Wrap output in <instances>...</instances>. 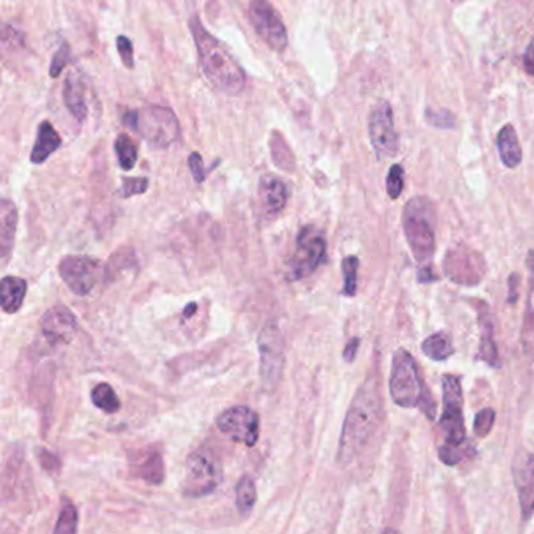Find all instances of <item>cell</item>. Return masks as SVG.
<instances>
[{"mask_svg": "<svg viewBox=\"0 0 534 534\" xmlns=\"http://www.w3.org/2000/svg\"><path fill=\"white\" fill-rule=\"evenodd\" d=\"M258 346L262 386L273 391L279 384L285 366L284 338L277 325L268 323L262 328L258 337Z\"/></svg>", "mask_w": 534, "mask_h": 534, "instance_id": "obj_9", "label": "cell"}, {"mask_svg": "<svg viewBox=\"0 0 534 534\" xmlns=\"http://www.w3.org/2000/svg\"><path fill=\"white\" fill-rule=\"evenodd\" d=\"M69 61V46L68 44H61L60 49L55 52L50 61V69H49V74L52 79H58L65 66L68 65Z\"/></svg>", "mask_w": 534, "mask_h": 534, "instance_id": "obj_37", "label": "cell"}, {"mask_svg": "<svg viewBox=\"0 0 534 534\" xmlns=\"http://www.w3.org/2000/svg\"><path fill=\"white\" fill-rule=\"evenodd\" d=\"M251 24L260 36L265 44L275 52H284L289 44L287 28L284 20L277 13L276 8L271 5L268 0H251L250 10Z\"/></svg>", "mask_w": 534, "mask_h": 534, "instance_id": "obj_12", "label": "cell"}, {"mask_svg": "<svg viewBox=\"0 0 534 534\" xmlns=\"http://www.w3.org/2000/svg\"><path fill=\"white\" fill-rule=\"evenodd\" d=\"M258 197L264 217L271 220L284 210L289 201V189L282 179L268 174L259 182Z\"/></svg>", "mask_w": 534, "mask_h": 534, "instance_id": "obj_17", "label": "cell"}, {"mask_svg": "<svg viewBox=\"0 0 534 534\" xmlns=\"http://www.w3.org/2000/svg\"><path fill=\"white\" fill-rule=\"evenodd\" d=\"M442 397L444 413L440 417V430L445 434V444L462 445L466 444V425H464V397L460 379L454 375L442 376Z\"/></svg>", "mask_w": 534, "mask_h": 534, "instance_id": "obj_8", "label": "cell"}, {"mask_svg": "<svg viewBox=\"0 0 534 534\" xmlns=\"http://www.w3.org/2000/svg\"><path fill=\"white\" fill-rule=\"evenodd\" d=\"M523 66L528 74L534 77V36L533 40L530 41L525 55H523Z\"/></svg>", "mask_w": 534, "mask_h": 534, "instance_id": "obj_43", "label": "cell"}, {"mask_svg": "<svg viewBox=\"0 0 534 534\" xmlns=\"http://www.w3.org/2000/svg\"><path fill=\"white\" fill-rule=\"evenodd\" d=\"M426 121L437 129H454L456 118L448 110H426Z\"/></svg>", "mask_w": 534, "mask_h": 534, "instance_id": "obj_35", "label": "cell"}, {"mask_svg": "<svg viewBox=\"0 0 534 534\" xmlns=\"http://www.w3.org/2000/svg\"><path fill=\"white\" fill-rule=\"evenodd\" d=\"M326 237L317 226H305L297 237V248L290 262V279L299 281L311 276L325 262Z\"/></svg>", "mask_w": 534, "mask_h": 534, "instance_id": "obj_7", "label": "cell"}, {"mask_svg": "<svg viewBox=\"0 0 534 534\" xmlns=\"http://www.w3.org/2000/svg\"><path fill=\"white\" fill-rule=\"evenodd\" d=\"M436 279H437V277L434 276L433 271H431V268H430V267H426V268H422V270H420V282H423V284H426V282H431V281H436Z\"/></svg>", "mask_w": 534, "mask_h": 534, "instance_id": "obj_44", "label": "cell"}, {"mask_svg": "<svg viewBox=\"0 0 534 534\" xmlns=\"http://www.w3.org/2000/svg\"><path fill=\"white\" fill-rule=\"evenodd\" d=\"M223 480V468L220 460L209 450L199 448L191 453L185 466L182 492L185 497L199 499L217 491Z\"/></svg>", "mask_w": 534, "mask_h": 534, "instance_id": "obj_6", "label": "cell"}, {"mask_svg": "<svg viewBox=\"0 0 534 534\" xmlns=\"http://www.w3.org/2000/svg\"><path fill=\"white\" fill-rule=\"evenodd\" d=\"M403 229L414 259L428 264L436 251V209L425 197H415L403 209Z\"/></svg>", "mask_w": 534, "mask_h": 534, "instance_id": "obj_4", "label": "cell"}, {"mask_svg": "<svg viewBox=\"0 0 534 534\" xmlns=\"http://www.w3.org/2000/svg\"><path fill=\"white\" fill-rule=\"evenodd\" d=\"M105 265L91 256H66L58 264V273L69 290L77 297H87L105 275Z\"/></svg>", "mask_w": 534, "mask_h": 534, "instance_id": "obj_11", "label": "cell"}, {"mask_svg": "<svg viewBox=\"0 0 534 534\" xmlns=\"http://www.w3.org/2000/svg\"><path fill=\"white\" fill-rule=\"evenodd\" d=\"M495 423V411L492 407H484L476 414L474 423V433L478 437H487Z\"/></svg>", "mask_w": 534, "mask_h": 534, "instance_id": "obj_34", "label": "cell"}, {"mask_svg": "<svg viewBox=\"0 0 534 534\" xmlns=\"http://www.w3.org/2000/svg\"><path fill=\"white\" fill-rule=\"evenodd\" d=\"M513 478L521 505L522 519L530 521L534 515V453L522 452L515 458Z\"/></svg>", "mask_w": 534, "mask_h": 534, "instance_id": "obj_15", "label": "cell"}, {"mask_svg": "<svg viewBox=\"0 0 534 534\" xmlns=\"http://www.w3.org/2000/svg\"><path fill=\"white\" fill-rule=\"evenodd\" d=\"M149 187V181L146 177H126L122 181L121 185V197H135V195H143L146 193V190Z\"/></svg>", "mask_w": 534, "mask_h": 534, "instance_id": "obj_36", "label": "cell"}, {"mask_svg": "<svg viewBox=\"0 0 534 534\" xmlns=\"http://www.w3.org/2000/svg\"><path fill=\"white\" fill-rule=\"evenodd\" d=\"M41 332L52 345L69 344L77 332V318L68 307L55 306L41 320Z\"/></svg>", "mask_w": 534, "mask_h": 534, "instance_id": "obj_16", "label": "cell"}, {"mask_svg": "<svg viewBox=\"0 0 534 534\" xmlns=\"http://www.w3.org/2000/svg\"><path fill=\"white\" fill-rule=\"evenodd\" d=\"M91 401L96 407L107 414H115L121 407V401L118 399L113 387L107 383H101L91 391Z\"/></svg>", "mask_w": 534, "mask_h": 534, "instance_id": "obj_27", "label": "cell"}, {"mask_svg": "<svg viewBox=\"0 0 534 534\" xmlns=\"http://www.w3.org/2000/svg\"><path fill=\"white\" fill-rule=\"evenodd\" d=\"M271 154H273V160L279 168L287 169V171L293 169L295 160H293V156L290 154V149L282 142V138L276 132L273 134V140H271Z\"/></svg>", "mask_w": 534, "mask_h": 534, "instance_id": "obj_32", "label": "cell"}, {"mask_svg": "<svg viewBox=\"0 0 534 534\" xmlns=\"http://www.w3.org/2000/svg\"><path fill=\"white\" fill-rule=\"evenodd\" d=\"M60 146L61 138L58 132L54 129V126L50 122L43 121L38 128V135H36V142H35L32 154H30V160L35 165H41V163L46 162Z\"/></svg>", "mask_w": 534, "mask_h": 534, "instance_id": "obj_22", "label": "cell"}, {"mask_svg": "<svg viewBox=\"0 0 534 534\" xmlns=\"http://www.w3.org/2000/svg\"><path fill=\"white\" fill-rule=\"evenodd\" d=\"M218 430L236 444L254 446L260 433L259 414L248 406H234L220 414L217 420Z\"/></svg>", "mask_w": 534, "mask_h": 534, "instance_id": "obj_13", "label": "cell"}, {"mask_svg": "<svg viewBox=\"0 0 534 534\" xmlns=\"http://www.w3.org/2000/svg\"><path fill=\"white\" fill-rule=\"evenodd\" d=\"M359 259L356 256H346L342 260V273H344V290L346 297H354L358 291Z\"/></svg>", "mask_w": 534, "mask_h": 534, "instance_id": "obj_30", "label": "cell"}, {"mask_svg": "<svg viewBox=\"0 0 534 534\" xmlns=\"http://www.w3.org/2000/svg\"><path fill=\"white\" fill-rule=\"evenodd\" d=\"M189 166L191 171V176L197 183H203L205 181V169H204L203 157L197 152H191L189 157Z\"/></svg>", "mask_w": 534, "mask_h": 534, "instance_id": "obj_39", "label": "cell"}, {"mask_svg": "<svg viewBox=\"0 0 534 534\" xmlns=\"http://www.w3.org/2000/svg\"><path fill=\"white\" fill-rule=\"evenodd\" d=\"M122 122L154 149L169 148L181 136V124L174 112L160 105L129 110L122 116Z\"/></svg>", "mask_w": 534, "mask_h": 534, "instance_id": "obj_5", "label": "cell"}, {"mask_svg": "<svg viewBox=\"0 0 534 534\" xmlns=\"http://www.w3.org/2000/svg\"><path fill=\"white\" fill-rule=\"evenodd\" d=\"M383 397L379 391L378 376L368 375L366 383L359 387L346 413L342 434L338 440L337 462L348 466L356 460L370 440L383 415Z\"/></svg>", "mask_w": 534, "mask_h": 534, "instance_id": "obj_1", "label": "cell"}, {"mask_svg": "<svg viewBox=\"0 0 534 534\" xmlns=\"http://www.w3.org/2000/svg\"><path fill=\"white\" fill-rule=\"evenodd\" d=\"M422 352L431 360H446L454 354L453 340L446 332H437L423 340Z\"/></svg>", "mask_w": 534, "mask_h": 534, "instance_id": "obj_25", "label": "cell"}, {"mask_svg": "<svg viewBox=\"0 0 534 534\" xmlns=\"http://www.w3.org/2000/svg\"><path fill=\"white\" fill-rule=\"evenodd\" d=\"M130 470L140 480L149 484H160L165 480V464L162 454L152 448L138 450L135 456H130Z\"/></svg>", "mask_w": 534, "mask_h": 534, "instance_id": "obj_18", "label": "cell"}, {"mask_svg": "<svg viewBox=\"0 0 534 534\" xmlns=\"http://www.w3.org/2000/svg\"><path fill=\"white\" fill-rule=\"evenodd\" d=\"M497 148L500 152V159L507 168H515L522 162V148L515 128L511 124H507L503 129L499 132L497 136Z\"/></svg>", "mask_w": 534, "mask_h": 534, "instance_id": "obj_24", "label": "cell"}, {"mask_svg": "<svg viewBox=\"0 0 534 534\" xmlns=\"http://www.w3.org/2000/svg\"><path fill=\"white\" fill-rule=\"evenodd\" d=\"M197 312V303H190V305L185 306V309H183L182 317L183 320H187V318H191Z\"/></svg>", "mask_w": 534, "mask_h": 534, "instance_id": "obj_45", "label": "cell"}, {"mask_svg": "<svg viewBox=\"0 0 534 534\" xmlns=\"http://www.w3.org/2000/svg\"><path fill=\"white\" fill-rule=\"evenodd\" d=\"M258 501V489L254 484V480L244 475L242 480L238 481L237 489H236V505H237L238 513L242 515H250L252 507Z\"/></svg>", "mask_w": 534, "mask_h": 534, "instance_id": "obj_26", "label": "cell"}, {"mask_svg": "<svg viewBox=\"0 0 534 534\" xmlns=\"http://www.w3.org/2000/svg\"><path fill=\"white\" fill-rule=\"evenodd\" d=\"M41 466L44 467L49 472H57L60 468V460L57 456L49 453L46 450H40Z\"/></svg>", "mask_w": 534, "mask_h": 534, "instance_id": "obj_40", "label": "cell"}, {"mask_svg": "<svg viewBox=\"0 0 534 534\" xmlns=\"http://www.w3.org/2000/svg\"><path fill=\"white\" fill-rule=\"evenodd\" d=\"M405 189V169L401 165H393L387 176V195L391 199H399Z\"/></svg>", "mask_w": 534, "mask_h": 534, "instance_id": "obj_33", "label": "cell"}, {"mask_svg": "<svg viewBox=\"0 0 534 534\" xmlns=\"http://www.w3.org/2000/svg\"><path fill=\"white\" fill-rule=\"evenodd\" d=\"M368 135L373 149L379 157L391 159L399 152V135L395 130L392 107L389 102H381L372 110L368 120Z\"/></svg>", "mask_w": 534, "mask_h": 534, "instance_id": "obj_14", "label": "cell"}, {"mask_svg": "<svg viewBox=\"0 0 534 534\" xmlns=\"http://www.w3.org/2000/svg\"><path fill=\"white\" fill-rule=\"evenodd\" d=\"M115 152L118 162L124 171H130L135 166L138 160V148L135 142L128 134H120L116 136Z\"/></svg>", "mask_w": 534, "mask_h": 534, "instance_id": "obj_28", "label": "cell"}, {"mask_svg": "<svg viewBox=\"0 0 534 534\" xmlns=\"http://www.w3.org/2000/svg\"><path fill=\"white\" fill-rule=\"evenodd\" d=\"M190 30L197 44L204 74L224 95L238 96L246 85V75L238 61L223 44L204 28L197 16L190 20Z\"/></svg>", "mask_w": 534, "mask_h": 534, "instance_id": "obj_2", "label": "cell"}, {"mask_svg": "<svg viewBox=\"0 0 534 534\" xmlns=\"http://www.w3.org/2000/svg\"><path fill=\"white\" fill-rule=\"evenodd\" d=\"M517 285H519V275H517V273H513V275L509 276V279H507V287H509V291H507V301H509L511 305H515V301H517V297H519Z\"/></svg>", "mask_w": 534, "mask_h": 534, "instance_id": "obj_42", "label": "cell"}, {"mask_svg": "<svg viewBox=\"0 0 534 534\" xmlns=\"http://www.w3.org/2000/svg\"><path fill=\"white\" fill-rule=\"evenodd\" d=\"M359 345H360V338L352 337L348 344H346L345 350H344V359L346 362L352 364V360L358 356Z\"/></svg>", "mask_w": 534, "mask_h": 534, "instance_id": "obj_41", "label": "cell"}, {"mask_svg": "<svg viewBox=\"0 0 534 534\" xmlns=\"http://www.w3.org/2000/svg\"><path fill=\"white\" fill-rule=\"evenodd\" d=\"M18 228V209L10 199H2L0 204V256L7 260L13 250L14 237Z\"/></svg>", "mask_w": 534, "mask_h": 534, "instance_id": "obj_21", "label": "cell"}, {"mask_svg": "<svg viewBox=\"0 0 534 534\" xmlns=\"http://www.w3.org/2000/svg\"><path fill=\"white\" fill-rule=\"evenodd\" d=\"M474 453V445H470V444L468 445H466V444H462V445H448V444H444L439 448L440 460L445 466L450 467L460 464V460L470 458Z\"/></svg>", "mask_w": 534, "mask_h": 534, "instance_id": "obj_31", "label": "cell"}, {"mask_svg": "<svg viewBox=\"0 0 534 534\" xmlns=\"http://www.w3.org/2000/svg\"><path fill=\"white\" fill-rule=\"evenodd\" d=\"M478 320H480L481 337L478 359L484 360L487 366L500 368L501 360L499 354V346L495 342L494 317L489 312L486 303H480L478 307Z\"/></svg>", "mask_w": 534, "mask_h": 534, "instance_id": "obj_19", "label": "cell"}, {"mask_svg": "<svg viewBox=\"0 0 534 534\" xmlns=\"http://www.w3.org/2000/svg\"><path fill=\"white\" fill-rule=\"evenodd\" d=\"M442 267L450 281L466 287L480 284L486 276V260L478 251L467 244H456L446 251Z\"/></svg>", "mask_w": 534, "mask_h": 534, "instance_id": "obj_10", "label": "cell"}, {"mask_svg": "<svg viewBox=\"0 0 534 534\" xmlns=\"http://www.w3.org/2000/svg\"><path fill=\"white\" fill-rule=\"evenodd\" d=\"M27 295V282L18 276H5L0 282V303L5 313H16Z\"/></svg>", "mask_w": 534, "mask_h": 534, "instance_id": "obj_23", "label": "cell"}, {"mask_svg": "<svg viewBox=\"0 0 534 534\" xmlns=\"http://www.w3.org/2000/svg\"><path fill=\"white\" fill-rule=\"evenodd\" d=\"M79 530V513L71 501L65 500L61 505L60 515L55 523L54 533H77Z\"/></svg>", "mask_w": 534, "mask_h": 534, "instance_id": "obj_29", "label": "cell"}, {"mask_svg": "<svg viewBox=\"0 0 534 534\" xmlns=\"http://www.w3.org/2000/svg\"><path fill=\"white\" fill-rule=\"evenodd\" d=\"M63 99L66 109L71 112L79 122H83L89 115V107H87V91H85V83L81 79V73L71 71L66 79H65V87H63Z\"/></svg>", "mask_w": 534, "mask_h": 534, "instance_id": "obj_20", "label": "cell"}, {"mask_svg": "<svg viewBox=\"0 0 534 534\" xmlns=\"http://www.w3.org/2000/svg\"><path fill=\"white\" fill-rule=\"evenodd\" d=\"M116 48H118V52H120V57H121L122 63L128 66V68H134V65H135V58H134V46H132V41L128 38V36H118V40H116Z\"/></svg>", "mask_w": 534, "mask_h": 534, "instance_id": "obj_38", "label": "cell"}, {"mask_svg": "<svg viewBox=\"0 0 534 534\" xmlns=\"http://www.w3.org/2000/svg\"><path fill=\"white\" fill-rule=\"evenodd\" d=\"M389 392L395 405L406 409L420 407L428 419L436 417V401L425 386L417 360L405 348L393 352Z\"/></svg>", "mask_w": 534, "mask_h": 534, "instance_id": "obj_3", "label": "cell"}]
</instances>
